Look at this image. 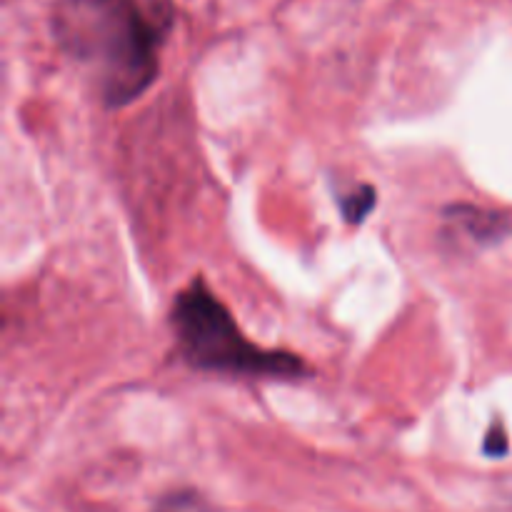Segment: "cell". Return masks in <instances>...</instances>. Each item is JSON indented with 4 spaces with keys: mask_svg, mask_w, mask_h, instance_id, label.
<instances>
[{
    "mask_svg": "<svg viewBox=\"0 0 512 512\" xmlns=\"http://www.w3.org/2000/svg\"><path fill=\"white\" fill-rule=\"evenodd\" d=\"M173 0H58L53 35L108 108H125L160 75Z\"/></svg>",
    "mask_w": 512,
    "mask_h": 512,
    "instance_id": "cell-1",
    "label": "cell"
},
{
    "mask_svg": "<svg viewBox=\"0 0 512 512\" xmlns=\"http://www.w3.org/2000/svg\"><path fill=\"white\" fill-rule=\"evenodd\" d=\"M168 323L180 358L193 370L258 380H303L313 375L295 353L253 343L203 275L178 290Z\"/></svg>",
    "mask_w": 512,
    "mask_h": 512,
    "instance_id": "cell-2",
    "label": "cell"
},
{
    "mask_svg": "<svg viewBox=\"0 0 512 512\" xmlns=\"http://www.w3.org/2000/svg\"><path fill=\"white\" fill-rule=\"evenodd\" d=\"M448 220H453L455 228L468 233V238L480 240H495L503 233V218L498 213H490V210L475 208V205H453L448 210Z\"/></svg>",
    "mask_w": 512,
    "mask_h": 512,
    "instance_id": "cell-3",
    "label": "cell"
},
{
    "mask_svg": "<svg viewBox=\"0 0 512 512\" xmlns=\"http://www.w3.org/2000/svg\"><path fill=\"white\" fill-rule=\"evenodd\" d=\"M378 198H375V190L370 185H363V188L353 190L350 195L343 198V213L348 223H360L370 215V210L375 208Z\"/></svg>",
    "mask_w": 512,
    "mask_h": 512,
    "instance_id": "cell-4",
    "label": "cell"
},
{
    "mask_svg": "<svg viewBox=\"0 0 512 512\" xmlns=\"http://www.w3.org/2000/svg\"><path fill=\"white\" fill-rule=\"evenodd\" d=\"M505 450H508V440H505L503 428H498V425H495V428L488 433V440H485V453L503 455Z\"/></svg>",
    "mask_w": 512,
    "mask_h": 512,
    "instance_id": "cell-5",
    "label": "cell"
}]
</instances>
